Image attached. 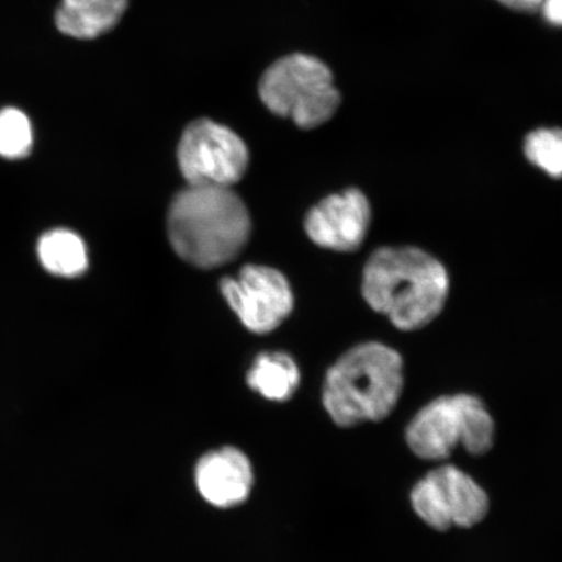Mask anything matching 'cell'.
Masks as SVG:
<instances>
[{
	"instance_id": "6da1fadb",
	"label": "cell",
	"mask_w": 562,
	"mask_h": 562,
	"mask_svg": "<svg viewBox=\"0 0 562 562\" xmlns=\"http://www.w3.org/2000/svg\"><path fill=\"white\" fill-rule=\"evenodd\" d=\"M361 292L371 311L403 333L420 331L445 312L451 277L445 263L414 245H386L363 267Z\"/></svg>"
},
{
	"instance_id": "7a4b0ae2",
	"label": "cell",
	"mask_w": 562,
	"mask_h": 562,
	"mask_svg": "<svg viewBox=\"0 0 562 562\" xmlns=\"http://www.w3.org/2000/svg\"><path fill=\"white\" fill-rule=\"evenodd\" d=\"M168 237L176 255L200 269L234 261L250 235V215L228 187L188 186L168 211Z\"/></svg>"
},
{
	"instance_id": "3957f363",
	"label": "cell",
	"mask_w": 562,
	"mask_h": 562,
	"mask_svg": "<svg viewBox=\"0 0 562 562\" xmlns=\"http://www.w3.org/2000/svg\"><path fill=\"white\" fill-rule=\"evenodd\" d=\"M404 386L402 353L389 344L367 341L350 348L329 368L322 402L339 427L376 424L396 409Z\"/></svg>"
},
{
	"instance_id": "277c9868",
	"label": "cell",
	"mask_w": 562,
	"mask_h": 562,
	"mask_svg": "<svg viewBox=\"0 0 562 562\" xmlns=\"http://www.w3.org/2000/svg\"><path fill=\"white\" fill-rule=\"evenodd\" d=\"M495 440V420L482 398L456 393L432 400L406 427V442L422 460L439 461L459 446L470 454L487 453Z\"/></svg>"
},
{
	"instance_id": "5b68a950",
	"label": "cell",
	"mask_w": 562,
	"mask_h": 562,
	"mask_svg": "<svg viewBox=\"0 0 562 562\" xmlns=\"http://www.w3.org/2000/svg\"><path fill=\"white\" fill-rule=\"evenodd\" d=\"M259 97L273 114L291 119L302 130L328 122L341 102L331 69L305 54L273 63L259 81Z\"/></svg>"
},
{
	"instance_id": "8992f818",
	"label": "cell",
	"mask_w": 562,
	"mask_h": 562,
	"mask_svg": "<svg viewBox=\"0 0 562 562\" xmlns=\"http://www.w3.org/2000/svg\"><path fill=\"white\" fill-rule=\"evenodd\" d=\"M178 160L188 186L231 188L248 170L249 150L228 126L199 119L182 133Z\"/></svg>"
},
{
	"instance_id": "52a82bcc",
	"label": "cell",
	"mask_w": 562,
	"mask_h": 562,
	"mask_svg": "<svg viewBox=\"0 0 562 562\" xmlns=\"http://www.w3.org/2000/svg\"><path fill=\"white\" fill-rule=\"evenodd\" d=\"M411 502L416 515L435 530L473 527L483 521L490 501L472 476L453 465L432 470L414 486Z\"/></svg>"
},
{
	"instance_id": "ba28073f",
	"label": "cell",
	"mask_w": 562,
	"mask_h": 562,
	"mask_svg": "<svg viewBox=\"0 0 562 562\" xmlns=\"http://www.w3.org/2000/svg\"><path fill=\"white\" fill-rule=\"evenodd\" d=\"M221 291L238 319L255 334L273 331L293 311L291 285L271 267L245 266L236 278L221 281Z\"/></svg>"
},
{
	"instance_id": "9c48e42d",
	"label": "cell",
	"mask_w": 562,
	"mask_h": 562,
	"mask_svg": "<svg viewBox=\"0 0 562 562\" xmlns=\"http://www.w3.org/2000/svg\"><path fill=\"white\" fill-rule=\"evenodd\" d=\"M372 221V207L361 189L323 199L308 211L305 231L311 240L323 249L353 252L367 241Z\"/></svg>"
},
{
	"instance_id": "30bf717a",
	"label": "cell",
	"mask_w": 562,
	"mask_h": 562,
	"mask_svg": "<svg viewBox=\"0 0 562 562\" xmlns=\"http://www.w3.org/2000/svg\"><path fill=\"white\" fill-rule=\"evenodd\" d=\"M196 491L211 507L236 508L248 501L255 470L241 449L223 447L201 457L194 469Z\"/></svg>"
},
{
	"instance_id": "8fae6325",
	"label": "cell",
	"mask_w": 562,
	"mask_h": 562,
	"mask_svg": "<svg viewBox=\"0 0 562 562\" xmlns=\"http://www.w3.org/2000/svg\"><path fill=\"white\" fill-rule=\"evenodd\" d=\"M130 0H61L55 13L59 32L77 40H94L121 23Z\"/></svg>"
},
{
	"instance_id": "7c38bea8",
	"label": "cell",
	"mask_w": 562,
	"mask_h": 562,
	"mask_svg": "<svg viewBox=\"0 0 562 562\" xmlns=\"http://www.w3.org/2000/svg\"><path fill=\"white\" fill-rule=\"evenodd\" d=\"M301 382L297 363L281 351L259 355L246 375L249 389L266 400L284 403L296 393Z\"/></svg>"
},
{
	"instance_id": "4fadbf2b",
	"label": "cell",
	"mask_w": 562,
	"mask_h": 562,
	"mask_svg": "<svg viewBox=\"0 0 562 562\" xmlns=\"http://www.w3.org/2000/svg\"><path fill=\"white\" fill-rule=\"evenodd\" d=\"M37 251L42 266L56 277L77 278L88 270L86 243L72 231L47 232L41 237Z\"/></svg>"
},
{
	"instance_id": "5bb4252c",
	"label": "cell",
	"mask_w": 562,
	"mask_h": 562,
	"mask_svg": "<svg viewBox=\"0 0 562 562\" xmlns=\"http://www.w3.org/2000/svg\"><path fill=\"white\" fill-rule=\"evenodd\" d=\"M524 153L526 159L548 178L562 179V130L532 131L525 138Z\"/></svg>"
},
{
	"instance_id": "9a60e30c",
	"label": "cell",
	"mask_w": 562,
	"mask_h": 562,
	"mask_svg": "<svg viewBox=\"0 0 562 562\" xmlns=\"http://www.w3.org/2000/svg\"><path fill=\"white\" fill-rule=\"evenodd\" d=\"M33 126L25 112L16 108L0 110V157L21 159L33 147Z\"/></svg>"
},
{
	"instance_id": "2e32d148",
	"label": "cell",
	"mask_w": 562,
	"mask_h": 562,
	"mask_svg": "<svg viewBox=\"0 0 562 562\" xmlns=\"http://www.w3.org/2000/svg\"><path fill=\"white\" fill-rule=\"evenodd\" d=\"M540 10L548 23L562 26V0H543Z\"/></svg>"
},
{
	"instance_id": "e0dca14e",
	"label": "cell",
	"mask_w": 562,
	"mask_h": 562,
	"mask_svg": "<svg viewBox=\"0 0 562 562\" xmlns=\"http://www.w3.org/2000/svg\"><path fill=\"white\" fill-rule=\"evenodd\" d=\"M497 2L519 12H536L542 7L543 0H497Z\"/></svg>"
}]
</instances>
